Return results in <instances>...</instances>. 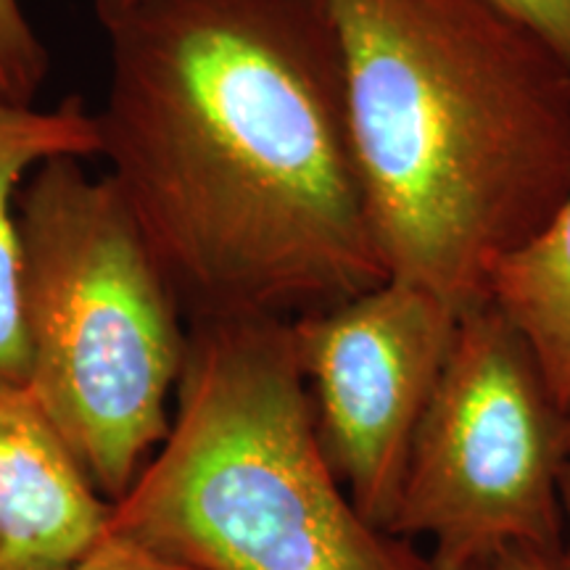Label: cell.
<instances>
[{
    "label": "cell",
    "mask_w": 570,
    "mask_h": 570,
    "mask_svg": "<svg viewBox=\"0 0 570 570\" xmlns=\"http://www.w3.org/2000/svg\"><path fill=\"white\" fill-rule=\"evenodd\" d=\"M51 71V53L21 0H0V98L38 101Z\"/></svg>",
    "instance_id": "obj_10"
},
{
    "label": "cell",
    "mask_w": 570,
    "mask_h": 570,
    "mask_svg": "<svg viewBox=\"0 0 570 570\" xmlns=\"http://www.w3.org/2000/svg\"><path fill=\"white\" fill-rule=\"evenodd\" d=\"M570 412L494 304L460 317L399 491L389 533L431 541L433 570L504 544L562 547L560 475Z\"/></svg>",
    "instance_id": "obj_5"
},
{
    "label": "cell",
    "mask_w": 570,
    "mask_h": 570,
    "mask_svg": "<svg viewBox=\"0 0 570 570\" xmlns=\"http://www.w3.org/2000/svg\"><path fill=\"white\" fill-rule=\"evenodd\" d=\"M489 302L523 336L570 412V194L537 238L499 265Z\"/></svg>",
    "instance_id": "obj_9"
},
{
    "label": "cell",
    "mask_w": 570,
    "mask_h": 570,
    "mask_svg": "<svg viewBox=\"0 0 570 570\" xmlns=\"http://www.w3.org/2000/svg\"><path fill=\"white\" fill-rule=\"evenodd\" d=\"M92 487L27 389H0V570H63L106 537Z\"/></svg>",
    "instance_id": "obj_7"
},
{
    "label": "cell",
    "mask_w": 570,
    "mask_h": 570,
    "mask_svg": "<svg viewBox=\"0 0 570 570\" xmlns=\"http://www.w3.org/2000/svg\"><path fill=\"white\" fill-rule=\"evenodd\" d=\"M106 32L98 156L188 323L296 320L389 281L315 0H140Z\"/></svg>",
    "instance_id": "obj_1"
},
{
    "label": "cell",
    "mask_w": 570,
    "mask_h": 570,
    "mask_svg": "<svg viewBox=\"0 0 570 570\" xmlns=\"http://www.w3.org/2000/svg\"><path fill=\"white\" fill-rule=\"evenodd\" d=\"M63 570H196L122 533L106 531L88 554Z\"/></svg>",
    "instance_id": "obj_12"
},
{
    "label": "cell",
    "mask_w": 570,
    "mask_h": 570,
    "mask_svg": "<svg viewBox=\"0 0 570 570\" xmlns=\"http://www.w3.org/2000/svg\"><path fill=\"white\" fill-rule=\"evenodd\" d=\"M544 42L570 71V0H483Z\"/></svg>",
    "instance_id": "obj_11"
},
{
    "label": "cell",
    "mask_w": 570,
    "mask_h": 570,
    "mask_svg": "<svg viewBox=\"0 0 570 570\" xmlns=\"http://www.w3.org/2000/svg\"><path fill=\"white\" fill-rule=\"evenodd\" d=\"M458 312L431 291L383 281L365 294L291 320L317 441L367 523L389 531Z\"/></svg>",
    "instance_id": "obj_6"
},
{
    "label": "cell",
    "mask_w": 570,
    "mask_h": 570,
    "mask_svg": "<svg viewBox=\"0 0 570 570\" xmlns=\"http://www.w3.org/2000/svg\"><path fill=\"white\" fill-rule=\"evenodd\" d=\"M391 281L465 315L570 194V71L483 0H315Z\"/></svg>",
    "instance_id": "obj_2"
},
{
    "label": "cell",
    "mask_w": 570,
    "mask_h": 570,
    "mask_svg": "<svg viewBox=\"0 0 570 570\" xmlns=\"http://www.w3.org/2000/svg\"><path fill=\"white\" fill-rule=\"evenodd\" d=\"M135 3H140V0H92V9H96V17L106 30L111 21H117L125 11H130Z\"/></svg>",
    "instance_id": "obj_15"
},
{
    "label": "cell",
    "mask_w": 570,
    "mask_h": 570,
    "mask_svg": "<svg viewBox=\"0 0 570 570\" xmlns=\"http://www.w3.org/2000/svg\"><path fill=\"white\" fill-rule=\"evenodd\" d=\"M82 161L48 159L19 194L27 391L117 504L173 425L188 317L117 185Z\"/></svg>",
    "instance_id": "obj_4"
},
{
    "label": "cell",
    "mask_w": 570,
    "mask_h": 570,
    "mask_svg": "<svg viewBox=\"0 0 570 570\" xmlns=\"http://www.w3.org/2000/svg\"><path fill=\"white\" fill-rule=\"evenodd\" d=\"M462 570H568L560 550L537 544H504Z\"/></svg>",
    "instance_id": "obj_13"
},
{
    "label": "cell",
    "mask_w": 570,
    "mask_h": 570,
    "mask_svg": "<svg viewBox=\"0 0 570 570\" xmlns=\"http://www.w3.org/2000/svg\"><path fill=\"white\" fill-rule=\"evenodd\" d=\"M109 531L196 570H433L333 475L277 317L188 323L173 425Z\"/></svg>",
    "instance_id": "obj_3"
},
{
    "label": "cell",
    "mask_w": 570,
    "mask_h": 570,
    "mask_svg": "<svg viewBox=\"0 0 570 570\" xmlns=\"http://www.w3.org/2000/svg\"><path fill=\"white\" fill-rule=\"evenodd\" d=\"M560 510H562V562H566L570 570V452L566 458V465H562L560 475Z\"/></svg>",
    "instance_id": "obj_14"
},
{
    "label": "cell",
    "mask_w": 570,
    "mask_h": 570,
    "mask_svg": "<svg viewBox=\"0 0 570 570\" xmlns=\"http://www.w3.org/2000/svg\"><path fill=\"white\" fill-rule=\"evenodd\" d=\"M101 151L96 114L80 96L53 109L0 98V389L30 386V346L21 312L19 194L40 164Z\"/></svg>",
    "instance_id": "obj_8"
}]
</instances>
